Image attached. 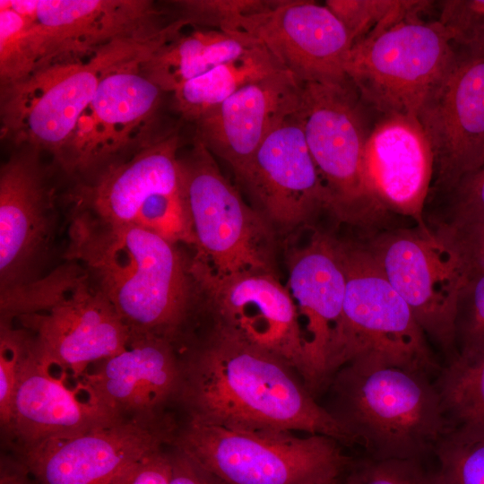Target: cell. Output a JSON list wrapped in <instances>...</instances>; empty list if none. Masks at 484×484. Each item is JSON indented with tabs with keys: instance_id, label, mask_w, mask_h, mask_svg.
Returning a JSON list of instances; mask_svg holds the SVG:
<instances>
[{
	"instance_id": "cell-1",
	"label": "cell",
	"mask_w": 484,
	"mask_h": 484,
	"mask_svg": "<svg viewBox=\"0 0 484 484\" xmlns=\"http://www.w3.org/2000/svg\"><path fill=\"white\" fill-rule=\"evenodd\" d=\"M177 404L186 420L242 430L301 431L344 445L348 430L281 359L212 328L180 353Z\"/></svg>"
},
{
	"instance_id": "cell-2",
	"label": "cell",
	"mask_w": 484,
	"mask_h": 484,
	"mask_svg": "<svg viewBox=\"0 0 484 484\" xmlns=\"http://www.w3.org/2000/svg\"><path fill=\"white\" fill-rule=\"evenodd\" d=\"M66 221L64 260L82 267L131 340L160 337L182 344L201 315L194 255L137 225L104 224L73 212Z\"/></svg>"
},
{
	"instance_id": "cell-3",
	"label": "cell",
	"mask_w": 484,
	"mask_h": 484,
	"mask_svg": "<svg viewBox=\"0 0 484 484\" xmlns=\"http://www.w3.org/2000/svg\"><path fill=\"white\" fill-rule=\"evenodd\" d=\"M328 386V411L372 460L421 461L451 430L429 376L393 366L351 362Z\"/></svg>"
},
{
	"instance_id": "cell-4",
	"label": "cell",
	"mask_w": 484,
	"mask_h": 484,
	"mask_svg": "<svg viewBox=\"0 0 484 484\" xmlns=\"http://www.w3.org/2000/svg\"><path fill=\"white\" fill-rule=\"evenodd\" d=\"M340 245L346 293L327 352L328 385L333 375L351 362L399 367L428 376L439 372L426 334L366 245L341 240Z\"/></svg>"
},
{
	"instance_id": "cell-5",
	"label": "cell",
	"mask_w": 484,
	"mask_h": 484,
	"mask_svg": "<svg viewBox=\"0 0 484 484\" xmlns=\"http://www.w3.org/2000/svg\"><path fill=\"white\" fill-rule=\"evenodd\" d=\"M337 440L290 431L242 430L186 420L170 445L226 484H330L352 461Z\"/></svg>"
},
{
	"instance_id": "cell-6",
	"label": "cell",
	"mask_w": 484,
	"mask_h": 484,
	"mask_svg": "<svg viewBox=\"0 0 484 484\" xmlns=\"http://www.w3.org/2000/svg\"><path fill=\"white\" fill-rule=\"evenodd\" d=\"M297 115L326 191L327 211L362 226L384 219L387 213L369 194L363 176L364 150L378 113L351 81L303 83Z\"/></svg>"
},
{
	"instance_id": "cell-7",
	"label": "cell",
	"mask_w": 484,
	"mask_h": 484,
	"mask_svg": "<svg viewBox=\"0 0 484 484\" xmlns=\"http://www.w3.org/2000/svg\"><path fill=\"white\" fill-rule=\"evenodd\" d=\"M156 41L116 42L82 58L50 64L1 87L2 138L47 151L58 161L104 74Z\"/></svg>"
},
{
	"instance_id": "cell-8",
	"label": "cell",
	"mask_w": 484,
	"mask_h": 484,
	"mask_svg": "<svg viewBox=\"0 0 484 484\" xmlns=\"http://www.w3.org/2000/svg\"><path fill=\"white\" fill-rule=\"evenodd\" d=\"M179 161L195 255L219 276L276 274L274 229L244 201L215 157L194 138Z\"/></svg>"
},
{
	"instance_id": "cell-9",
	"label": "cell",
	"mask_w": 484,
	"mask_h": 484,
	"mask_svg": "<svg viewBox=\"0 0 484 484\" xmlns=\"http://www.w3.org/2000/svg\"><path fill=\"white\" fill-rule=\"evenodd\" d=\"M456 54L445 28L419 15L351 47L346 73L361 99L379 114L418 117Z\"/></svg>"
},
{
	"instance_id": "cell-10",
	"label": "cell",
	"mask_w": 484,
	"mask_h": 484,
	"mask_svg": "<svg viewBox=\"0 0 484 484\" xmlns=\"http://www.w3.org/2000/svg\"><path fill=\"white\" fill-rule=\"evenodd\" d=\"M161 45L117 64L101 78L57 161L66 173L91 175L157 136L150 133L164 91L143 63Z\"/></svg>"
},
{
	"instance_id": "cell-11",
	"label": "cell",
	"mask_w": 484,
	"mask_h": 484,
	"mask_svg": "<svg viewBox=\"0 0 484 484\" xmlns=\"http://www.w3.org/2000/svg\"><path fill=\"white\" fill-rule=\"evenodd\" d=\"M202 295L201 315L210 328L266 351L292 367L304 381L306 363L295 303L276 274L219 276L194 255Z\"/></svg>"
},
{
	"instance_id": "cell-12",
	"label": "cell",
	"mask_w": 484,
	"mask_h": 484,
	"mask_svg": "<svg viewBox=\"0 0 484 484\" xmlns=\"http://www.w3.org/2000/svg\"><path fill=\"white\" fill-rule=\"evenodd\" d=\"M426 334L449 359L456 354V318L467 281L458 256L433 234L394 229L365 243Z\"/></svg>"
},
{
	"instance_id": "cell-13",
	"label": "cell",
	"mask_w": 484,
	"mask_h": 484,
	"mask_svg": "<svg viewBox=\"0 0 484 484\" xmlns=\"http://www.w3.org/2000/svg\"><path fill=\"white\" fill-rule=\"evenodd\" d=\"M39 152L13 154L0 169V293L48 273L61 220Z\"/></svg>"
},
{
	"instance_id": "cell-14",
	"label": "cell",
	"mask_w": 484,
	"mask_h": 484,
	"mask_svg": "<svg viewBox=\"0 0 484 484\" xmlns=\"http://www.w3.org/2000/svg\"><path fill=\"white\" fill-rule=\"evenodd\" d=\"M455 48L453 63L418 114L434 155L428 200L484 166V54Z\"/></svg>"
},
{
	"instance_id": "cell-15",
	"label": "cell",
	"mask_w": 484,
	"mask_h": 484,
	"mask_svg": "<svg viewBox=\"0 0 484 484\" xmlns=\"http://www.w3.org/2000/svg\"><path fill=\"white\" fill-rule=\"evenodd\" d=\"M176 423L116 420L17 453L39 484H117L139 460L170 445Z\"/></svg>"
},
{
	"instance_id": "cell-16",
	"label": "cell",
	"mask_w": 484,
	"mask_h": 484,
	"mask_svg": "<svg viewBox=\"0 0 484 484\" xmlns=\"http://www.w3.org/2000/svg\"><path fill=\"white\" fill-rule=\"evenodd\" d=\"M33 336L39 358L51 367L81 378L88 366L122 350L131 333L86 272L48 309L14 319Z\"/></svg>"
},
{
	"instance_id": "cell-17",
	"label": "cell",
	"mask_w": 484,
	"mask_h": 484,
	"mask_svg": "<svg viewBox=\"0 0 484 484\" xmlns=\"http://www.w3.org/2000/svg\"><path fill=\"white\" fill-rule=\"evenodd\" d=\"M181 379L177 345L141 337L77 382L114 419L156 426L173 422L165 411L177 404Z\"/></svg>"
},
{
	"instance_id": "cell-18",
	"label": "cell",
	"mask_w": 484,
	"mask_h": 484,
	"mask_svg": "<svg viewBox=\"0 0 484 484\" xmlns=\"http://www.w3.org/2000/svg\"><path fill=\"white\" fill-rule=\"evenodd\" d=\"M41 67L82 58L119 41H151L179 30L147 0H38ZM40 67V68H41Z\"/></svg>"
},
{
	"instance_id": "cell-19",
	"label": "cell",
	"mask_w": 484,
	"mask_h": 484,
	"mask_svg": "<svg viewBox=\"0 0 484 484\" xmlns=\"http://www.w3.org/2000/svg\"><path fill=\"white\" fill-rule=\"evenodd\" d=\"M236 177L273 229H292L327 211L326 191L297 112L264 139Z\"/></svg>"
},
{
	"instance_id": "cell-20",
	"label": "cell",
	"mask_w": 484,
	"mask_h": 484,
	"mask_svg": "<svg viewBox=\"0 0 484 484\" xmlns=\"http://www.w3.org/2000/svg\"><path fill=\"white\" fill-rule=\"evenodd\" d=\"M240 30L258 40L300 82L342 83L350 39L341 22L315 1L282 0L246 16Z\"/></svg>"
},
{
	"instance_id": "cell-21",
	"label": "cell",
	"mask_w": 484,
	"mask_h": 484,
	"mask_svg": "<svg viewBox=\"0 0 484 484\" xmlns=\"http://www.w3.org/2000/svg\"><path fill=\"white\" fill-rule=\"evenodd\" d=\"M180 137L159 134L124 160L111 162L79 182L68 195V212L109 225L133 224L152 198L182 192Z\"/></svg>"
},
{
	"instance_id": "cell-22",
	"label": "cell",
	"mask_w": 484,
	"mask_h": 484,
	"mask_svg": "<svg viewBox=\"0 0 484 484\" xmlns=\"http://www.w3.org/2000/svg\"><path fill=\"white\" fill-rule=\"evenodd\" d=\"M363 176L371 196L385 213L411 218L431 232L425 221L434 177V155L417 117L379 114L363 155Z\"/></svg>"
},
{
	"instance_id": "cell-23",
	"label": "cell",
	"mask_w": 484,
	"mask_h": 484,
	"mask_svg": "<svg viewBox=\"0 0 484 484\" xmlns=\"http://www.w3.org/2000/svg\"><path fill=\"white\" fill-rule=\"evenodd\" d=\"M287 289L301 327L306 374L304 383L315 396L328 386L326 358L346 293V272L340 240L315 232L288 255Z\"/></svg>"
},
{
	"instance_id": "cell-24",
	"label": "cell",
	"mask_w": 484,
	"mask_h": 484,
	"mask_svg": "<svg viewBox=\"0 0 484 484\" xmlns=\"http://www.w3.org/2000/svg\"><path fill=\"white\" fill-rule=\"evenodd\" d=\"M302 91L303 83L284 69L253 82L196 120L194 138L236 176L264 139L298 110Z\"/></svg>"
},
{
	"instance_id": "cell-25",
	"label": "cell",
	"mask_w": 484,
	"mask_h": 484,
	"mask_svg": "<svg viewBox=\"0 0 484 484\" xmlns=\"http://www.w3.org/2000/svg\"><path fill=\"white\" fill-rule=\"evenodd\" d=\"M51 368L38 355L33 339L18 376L6 436L16 453L118 420L88 395L82 398L84 392L78 382L69 388L67 375L56 376Z\"/></svg>"
},
{
	"instance_id": "cell-26",
	"label": "cell",
	"mask_w": 484,
	"mask_h": 484,
	"mask_svg": "<svg viewBox=\"0 0 484 484\" xmlns=\"http://www.w3.org/2000/svg\"><path fill=\"white\" fill-rule=\"evenodd\" d=\"M261 44L243 31L196 28L177 33L155 49L143 63L149 78L164 92H174L183 83L214 67L239 57Z\"/></svg>"
},
{
	"instance_id": "cell-27",
	"label": "cell",
	"mask_w": 484,
	"mask_h": 484,
	"mask_svg": "<svg viewBox=\"0 0 484 484\" xmlns=\"http://www.w3.org/2000/svg\"><path fill=\"white\" fill-rule=\"evenodd\" d=\"M283 69L259 44L239 57L180 85L172 92L174 108L184 119L194 123L244 86Z\"/></svg>"
},
{
	"instance_id": "cell-28",
	"label": "cell",
	"mask_w": 484,
	"mask_h": 484,
	"mask_svg": "<svg viewBox=\"0 0 484 484\" xmlns=\"http://www.w3.org/2000/svg\"><path fill=\"white\" fill-rule=\"evenodd\" d=\"M434 385L451 429L484 434V350L457 352Z\"/></svg>"
},
{
	"instance_id": "cell-29",
	"label": "cell",
	"mask_w": 484,
	"mask_h": 484,
	"mask_svg": "<svg viewBox=\"0 0 484 484\" xmlns=\"http://www.w3.org/2000/svg\"><path fill=\"white\" fill-rule=\"evenodd\" d=\"M36 20L0 5L1 87L18 82L41 67L43 54Z\"/></svg>"
},
{
	"instance_id": "cell-30",
	"label": "cell",
	"mask_w": 484,
	"mask_h": 484,
	"mask_svg": "<svg viewBox=\"0 0 484 484\" xmlns=\"http://www.w3.org/2000/svg\"><path fill=\"white\" fill-rule=\"evenodd\" d=\"M434 3L417 0H327L324 5L343 25L353 46L407 18L419 15Z\"/></svg>"
},
{
	"instance_id": "cell-31",
	"label": "cell",
	"mask_w": 484,
	"mask_h": 484,
	"mask_svg": "<svg viewBox=\"0 0 484 484\" xmlns=\"http://www.w3.org/2000/svg\"><path fill=\"white\" fill-rule=\"evenodd\" d=\"M434 453L441 484H484V434L451 429Z\"/></svg>"
},
{
	"instance_id": "cell-32",
	"label": "cell",
	"mask_w": 484,
	"mask_h": 484,
	"mask_svg": "<svg viewBox=\"0 0 484 484\" xmlns=\"http://www.w3.org/2000/svg\"><path fill=\"white\" fill-rule=\"evenodd\" d=\"M282 0H180L173 1L176 17L186 26L238 32L242 20L276 7Z\"/></svg>"
},
{
	"instance_id": "cell-33",
	"label": "cell",
	"mask_w": 484,
	"mask_h": 484,
	"mask_svg": "<svg viewBox=\"0 0 484 484\" xmlns=\"http://www.w3.org/2000/svg\"><path fill=\"white\" fill-rule=\"evenodd\" d=\"M32 342L30 332L15 326L14 320L0 317V423L5 436L20 370Z\"/></svg>"
},
{
	"instance_id": "cell-34",
	"label": "cell",
	"mask_w": 484,
	"mask_h": 484,
	"mask_svg": "<svg viewBox=\"0 0 484 484\" xmlns=\"http://www.w3.org/2000/svg\"><path fill=\"white\" fill-rule=\"evenodd\" d=\"M445 222L436 230L459 233L484 229V166L464 176L449 192Z\"/></svg>"
},
{
	"instance_id": "cell-35",
	"label": "cell",
	"mask_w": 484,
	"mask_h": 484,
	"mask_svg": "<svg viewBox=\"0 0 484 484\" xmlns=\"http://www.w3.org/2000/svg\"><path fill=\"white\" fill-rule=\"evenodd\" d=\"M437 21L461 49L484 54V0H444L436 2Z\"/></svg>"
},
{
	"instance_id": "cell-36",
	"label": "cell",
	"mask_w": 484,
	"mask_h": 484,
	"mask_svg": "<svg viewBox=\"0 0 484 484\" xmlns=\"http://www.w3.org/2000/svg\"><path fill=\"white\" fill-rule=\"evenodd\" d=\"M458 353L484 350V272L470 276L461 292L456 318Z\"/></svg>"
},
{
	"instance_id": "cell-37",
	"label": "cell",
	"mask_w": 484,
	"mask_h": 484,
	"mask_svg": "<svg viewBox=\"0 0 484 484\" xmlns=\"http://www.w3.org/2000/svg\"><path fill=\"white\" fill-rule=\"evenodd\" d=\"M346 484H441L436 471L417 460H368L352 466Z\"/></svg>"
},
{
	"instance_id": "cell-38",
	"label": "cell",
	"mask_w": 484,
	"mask_h": 484,
	"mask_svg": "<svg viewBox=\"0 0 484 484\" xmlns=\"http://www.w3.org/2000/svg\"><path fill=\"white\" fill-rule=\"evenodd\" d=\"M459 258L466 278L484 272V229L451 233L432 230Z\"/></svg>"
},
{
	"instance_id": "cell-39",
	"label": "cell",
	"mask_w": 484,
	"mask_h": 484,
	"mask_svg": "<svg viewBox=\"0 0 484 484\" xmlns=\"http://www.w3.org/2000/svg\"><path fill=\"white\" fill-rule=\"evenodd\" d=\"M171 470L170 451L162 446L139 460L117 484H169Z\"/></svg>"
},
{
	"instance_id": "cell-40",
	"label": "cell",
	"mask_w": 484,
	"mask_h": 484,
	"mask_svg": "<svg viewBox=\"0 0 484 484\" xmlns=\"http://www.w3.org/2000/svg\"><path fill=\"white\" fill-rule=\"evenodd\" d=\"M170 446L172 470L169 484H226L187 454Z\"/></svg>"
},
{
	"instance_id": "cell-41",
	"label": "cell",
	"mask_w": 484,
	"mask_h": 484,
	"mask_svg": "<svg viewBox=\"0 0 484 484\" xmlns=\"http://www.w3.org/2000/svg\"><path fill=\"white\" fill-rule=\"evenodd\" d=\"M29 473L19 460L1 459L0 484H31Z\"/></svg>"
},
{
	"instance_id": "cell-42",
	"label": "cell",
	"mask_w": 484,
	"mask_h": 484,
	"mask_svg": "<svg viewBox=\"0 0 484 484\" xmlns=\"http://www.w3.org/2000/svg\"><path fill=\"white\" fill-rule=\"evenodd\" d=\"M330 484H346V481H341V480H339L332 482Z\"/></svg>"
}]
</instances>
